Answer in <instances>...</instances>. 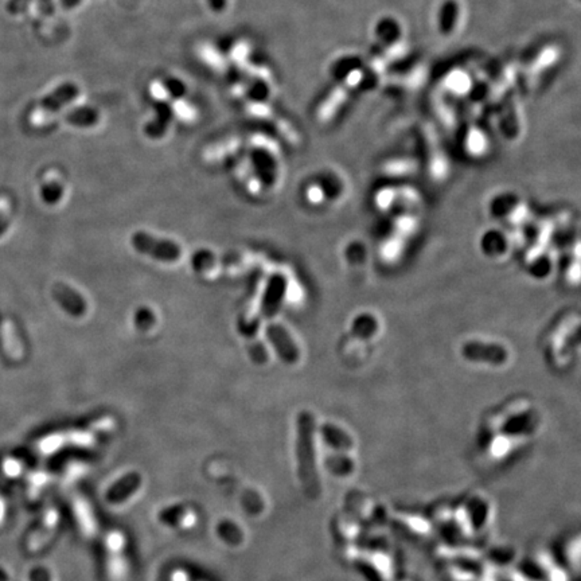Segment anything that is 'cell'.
<instances>
[{"mask_svg": "<svg viewBox=\"0 0 581 581\" xmlns=\"http://www.w3.org/2000/svg\"><path fill=\"white\" fill-rule=\"evenodd\" d=\"M297 477L310 498L322 492V455L316 441V423L310 412H301L297 423Z\"/></svg>", "mask_w": 581, "mask_h": 581, "instance_id": "1", "label": "cell"}, {"mask_svg": "<svg viewBox=\"0 0 581 581\" xmlns=\"http://www.w3.org/2000/svg\"><path fill=\"white\" fill-rule=\"evenodd\" d=\"M345 563L360 569L369 581H399L402 577L399 553L382 537H366Z\"/></svg>", "mask_w": 581, "mask_h": 581, "instance_id": "2", "label": "cell"}, {"mask_svg": "<svg viewBox=\"0 0 581 581\" xmlns=\"http://www.w3.org/2000/svg\"><path fill=\"white\" fill-rule=\"evenodd\" d=\"M343 509L355 516L366 529H381L389 524L390 510L366 492L353 491L348 494Z\"/></svg>", "mask_w": 581, "mask_h": 581, "instance_id": "3", "label": "cell"}, {"mask_svg": "<svg viewBox=\"0 0 581 581\" xmlns=\"http://www.w3.org/2000/svg\"><path fill=\"white\" fill-rule=\"evenodd\" d=\"M389 524L394 525L402 534L416 543H431L439 534L431 516L414 510H392L389 516Z\"/></svg>", "mask_w": 581, "mask_h": 581, "instance_id": "4", "label": "cell"}, {"mask_svg": "<svg viewBox=\"0 0 581 581\" xmlns=\"http://www.w3.org/2000/svg\"><path fill=\"white\" fill-rule=\"evenodd\" d=\"M127 538L120 530H111L104 538L105 572L109 581L128 579L129 561L126 555Z\"/></svg>", "mask_w": 581, "mask_h": 581, "instance_id": "5", "label": "cell"}, {"mask_svg": "<svg viewBox=\"0 0 581 581\" xmlns=\"http://www.w3.org/2000/svg\"><path fill=\"white\" fill-rule=\"evenodd\" d=\"M526 568L540 581H577L563 565L555 552L543 546L533 549Z\"/></svg>", "mask_w": 581, "mask_h": 581, "instance_id": "6", "label": "cell"}, {"mask_svg": "<svg viewBox=\"0 0 581 581\" xmlns=\"http://www.w3.org/2000/svg\"><path fill=\"white\" fill-rule=\"evenodd\" d=\"M131 243L139 253L147 255L159 261L172 262L179 260L182 256L181 246L177 243L166 238H157L148 233H135L131 238Z\"/></svg>", "mask_w": 581, "mask_h": 581, "instance_id": "7", "label": "cell"}, {"mask_svg": "<svg viewBox=\"0 0 581 581\" xmlns=\"http://www.w3.org/2000/svg\"><path fill=\"white\" fill-rule=\"evenodd\" d=\"M78 94H79V89L76 84L65 82L62 85H60L55 91H52L40 101L38 108L31 115L33 123L42 124L48 121L55 114H58L62 109V106L76 100Z\"/></svg>", "mask_w": 581, "mask_h": 581, "instance_id": "8", "label": "cell"}, {"mask_svg": "<svg viewBox=\"0 0 581 581\" xmlns=\"http://www.w3.org/2000/svg\"><path fill=\"white\" fill-rule=\"evenodd\" d=\"M465 360L477 363H489L492 366H501L509 360V351L499 343H487L471 341L462 348Z\"/></svg>", "mask_w": 581, "mask_h": 581, "instance_id": "9", "label": "cell"}, {"mask_svg": "<svg viewBox=\"0 0 581 581\" xmlns=\"http://www.w3.org/2000/svg\"><path fill=\"white\" fill-rule=\"evenodd\" d=\"M267 338L285 363H297L300 360L299 348L283 326L276 323L270 324L267 328Z\"/></svg>", "mask_w": 581, "mask_h": 581, "instance_id": "10", "label": "cell"}, {"mask_svg": "<svg viewBox=\"0 0 581 581\" xmlns=\"http://www.w3.org/2000/svg\"><path fill=\"white\" fill-rule=\"evenodd\" d=\"M563 563V565L568 569L569 573L579 580L580 575V534L579 531L569 533L561 543H558V552L555 553Z\"/></svg>", "mask_w": 581, "mask_h": 581, "instance_id": "11", "label": "cell"}, {"mask_svg": "<svg viewBox=\"0 0 581 581\" xmlns=\"http://www.w3.org/2000/svg\"><path fill=\"white\" fill-rule=\"evenodd\" d=\"M328 451L357 452V443L349 431L334 423H326L319 429Z\"/></svg>", "mask_w": 581, "mask_h": 581, "instance_id": "12", "label": "cell"}, {"mask_svg": "<svg viewBox=\"0 0 581 581\" xmlns=\"http://www.w3.org/2000/svg\"><path fill=\"white\" fill-rule=\"evenodd\" d=\"M142 487V477L138 472H129L108 489L105 494L106 502L111 504H126L135 494H138Z\"/></svg>", "mask_w": 581, "mask_h": 581, "instance_id": "13", "label": "cell"}, {"mask_svg": "<svg viewBox=\"0 0 581 581\" xmlns=\"http://www.w3.org/2000/svg\"><path fill=\"white\" fill-rule=\"evenodd\" d=\"M285 289H287V279L284 276L273 275L270 279V283H268L267 291L262 297V304H261V314L265 318H271L277 312L282 304V300L284 297Z\"/></svg>", "mask_w": 581, "mask_h": 581, "instance_id": "14", "label": "cell"}, {"mask_svg": "<svg viewBox=\"0 0 581 581\" xmlns=\"http://www.w3.org/2000/svg\"><path fill=\"white\" fill-rule=\"evenodd\" d=\"M159 519L162 524L172 526L174 529H192L197 524V513L187 506H172L160 511Z\"/></svg>", "mask_w": 581, "mask_h": 581, "instance_id": "15", "label": "cell"}, {"mask_svg": "<svg viewBox=\"0 0 581 581\" xmlns=\"http://www.w3.org/2000/svg\"><path fill=\"white\" fill-rule=\"evenodd\" d=\"M52 297L60 303V306L67 311L70 315L79 316L85 312V301L81 295L73 288L64 283H57L52 287Z\"/></svg>", "mask_w": 581, "mask_h": 581, "instance_id": "16", "label": "cell"}, {"mask_svg": "<svg viewBox=\"0 0 581 581\" xmlns=\"http://www.w3.org/2000/svg\"><path fill=\"white\" fill-rule=\"evenodd\" d=\"M73 511L76 516L78 528L84 533V536H88V537L94 536L96 529H97V522H96V518H94L91 504H88V501H85L79 495L74 497Z\"/></svg>", "mask_w": 581, "mask_h": 581, "instance_id": "17", "label": "cell"}, {"mask_svg": "<svg viewBox=\"0 0 581 581\" xmlns=\"http://www.w3.org/2000/svg\"><path fill=\"white\" fill-rule=\"evenodd\" d=\"M171 109L166 106V104L162 103V105L157 108V114L156 116L147 124L145 127V132L150 138L157 139L160 136H163L166 133L168 128V124L171 121Z\"/></svg>", "mask_w": 581, "mask_h": 581, "instance_id": "18", "label": "cell"}, {"mask_svg": "<svg viewBox=\"0 0 581 581\" xmlns=\"http://www.w3.org/2000/svg\"><path fill=\"white\" fill-rule=\"evenodd\" d=\"M58 521H60L58 513H57L55 510H49L48 514L45 516V521H43L42 526H40L42 529L35 533V537H37V538L33 540V545H34V546H38V545L46 543L48 540H50L49 537H52V534H54V531L57 529Z\"/></svg>", "mask_w": 581, "mask_h": 581, "instance_id": "19", "label": "cell"}, {"mask_svg": "<svg viewBox=\"0 0 581 581\" xmlns=\"http://www.w3.org/2000/svg\"><path fill=\"white\" fill-rule=\"evenodd\" d=\"M67 121H70L74 126L81 127H89L97 121V114L92 109H84V111H74L67 116Z\"/></svg>", "mask_w": 581, "mask_h": 581, "instance_id": "20", "label": "cell"}, {"mask_svg": "<svg viewBox=\"0 0 581 581\" xmlns=\"http://www.w3.org/2000/svg\"><path fill=\"white\" fill-rule=\"evenodd\" d=\"M61 193H62V189L60 183L55 181L45 182L40 189L42 199L48 204H55L61 198Z\"/></svg>", "mask_w": 581, "mask_h": 581, "instance_id": "21", "label": "cell"}, {"mask_svg": "<svg viewBox=\"0 0 581 581\" xmlns=\"http://www.w3.org/2000/svg\"><path fill=\"white\" fill-rule=\"evenodd\" d=\"M9 222H10V216H9L7 207L0 205V236H3L9 229Z\"/></svg>", "mask_w": 581, "mask_h": 581, "instance_id": "22", "label": "cell"}, {"mask_svg": "<svg viewBox=\"0 0 581 581\" xmlns=\"http://www.w3.org/2000/svg\"><path fill=\"white\" fill-rule=\"evenodd\" d=\"M28 0H9V3H7V11L10 13H18L22 9H23V6L26 4Z\"/></svg>", "mask_w": 581, "mask_h": 581, "instance_id": "23", "label": "cell"}, {"mask_svg": "<svg viewBox=\"0 0 581 581\" xmlns=\"http://www.w3.org/2000/svg\"><path fill=\"white\" fill-rule=\"evenodd\" d=\"M207 3L214 13H222L226 7V0H207Z\"/></svg>", "mask_w": 581, "mask_h": 581, "instance_id": "24", "label": "cell"}, {"mask_svg": "<svg viewBox=\"0 0 581 581\" xmlns=\"http://www.w3.org/2000/svg\"><path fill=\"white\" fill-rule=\"evenodd\" d=\"M170 581H192L190 580V576L184 572V570H182V569H178V570H175L172 575H171V580Z\"/></svg>", "mask_w": 581, "mask_h": 581, "instance_id": "25", "label": "cell"}, {"mask_svg": "<svg viewBox=\"0 0 581 581\" xmlns=\"http://www.w3.org/2000/svg\"><path fill=\"white\" fill-rule=\"evenodd\" d=\"M60 1H61L62 7H65V9H73L74 6H77L81 0H60Z\"/></svg>", "mask_w": 581, "mask_h": 581, "instance_id": "26", "label": "cell"}, {"mask_svg": "<svg viewBox=\"0 0 581 581\" xmlns=\"http://www.w3.org/2000/svg\"><path fill=\"white\" fill-rule=\"evenodd\" d=\"M399 581H417L414 580V577H409V576H404V577H401L400 580Z\"/></svg>", "mask_w": 581, "mask_h": 581, "instance_id": "27", "label": "cell"}]
</instances>
